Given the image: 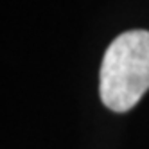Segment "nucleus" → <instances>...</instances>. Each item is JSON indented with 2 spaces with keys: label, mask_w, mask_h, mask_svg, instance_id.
Wrapping results in <instances>:
<instances>
[{
  "label": "nucleus",
  "mask_w": 149,
  "mask_h": 149,
  "mask_svg": "<svg viewBox=\"0 0 149 149\" xmlns=\"http://www.w3.org/2000/svg\"><path fill=\"white\" fill-rule=\"evenodd\" d=\"M149 90V31H127L106 49L99 92L106 108L124 113Z\"/></svg>",
  "instance_id": "nucleus-1"
}]
</instances>
